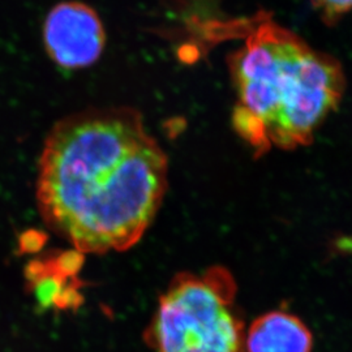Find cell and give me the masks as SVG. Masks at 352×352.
I'll list each match as a JSON object with an SVG mask.
<instances>
[{"label": "cell", "mask_w": 352, "mask_h": 352, "mask_svg": "<svg viewBox=\"0 0 352 352\" xmlns=\"http://www.w3.org/2000/svg\"><path fill=\"white\" fill-rule=\"evenodd\" d=\"M245 330L235 277L214 265L173 278L144 338L154 352H245Z\"/></svg>", "instance_id": "3957f363"}, {"label": "cell", "mask_w": 352, "mask_h": 352, "mask_svg": "<svg viewBox=\"0 0 352 352\" xmlns=\"http://www.w3.org/2000/svg\"><path fill=\"white\" fill-rule=\"evenodd\" d=\"M167 184L168 158L138 110L88 109L49 132L38 209L78 253L126 251L151 227Z\"/></svg>", "instance_id": "6da1fadb"}, {"label": "cell", "mask_w": 352, "mask_h": 352, "mask_svg": "<svg viewBox=\"0 0 352 352\" xmlns=\"http://www.w3.org/2000/svg\"><path fill=\"white\" fill-rule=\"evenodd\" d=\"M331 251L340 256H352V235H342L334 240Z\"/></svg>", "instance_id": "52a82bcc"}, {"label": "cell", "mask_w": 352, "mask_h": 352, "mask_svg": "<svg viewBox=\"0 0 352 352\" xmlns=\"http://www.w3.org/2000/svg\"><path fill=\"white\" fill-rule=\"evenodd\" d=\"M244 34L243 45L227 58L236 94V135L257 158L309 145L342 101V65L265 13L252 17Z\"/></svg>", "instance_id": "7a4b0ae2"}, {"label": "cell", "mask_w": 352, "mask_h": 352, "mask_svg": "<svg viewBox=\"0 0 352 352\" xmlns=\"http://www.w3.org/2000/svg\"><path fill=\"white\" fill-rule=\"evenodd\" d=\"M311 3L327 25H334L352 13V0H311Z\"/></svg>", "instance_id": "8992f818"}, {"label": "cell", "mask_w": 352, "mask_h": 352, "mask_svg": "<svg viewBox=\"0 0 352 352\" xmlns=\"http://www.w3.org/2000/svg\"><path fill=\"white\" fill-rule=\"evenodd\" d=\"M314 336L300 317L276 309L258 316L245 330V352H312Z\"/></svg>", "instance_id": "5b68a950"}, {"label": "cell", "mask_w": 352, "mask_h": 352, "mask_svg": "<svg viewBox=\"0 0 352 352\" xmlns=\"http://www.w3.org/2000/svg\"><path fill=\"white\" fill-rule=\"evenodd\" d=\"M43 43L54 63L67 69L97 63L106 46L100 14L82 1H62L47 13Z\"/></svg>", "instance_id": "277c9868"}]
</instances>
